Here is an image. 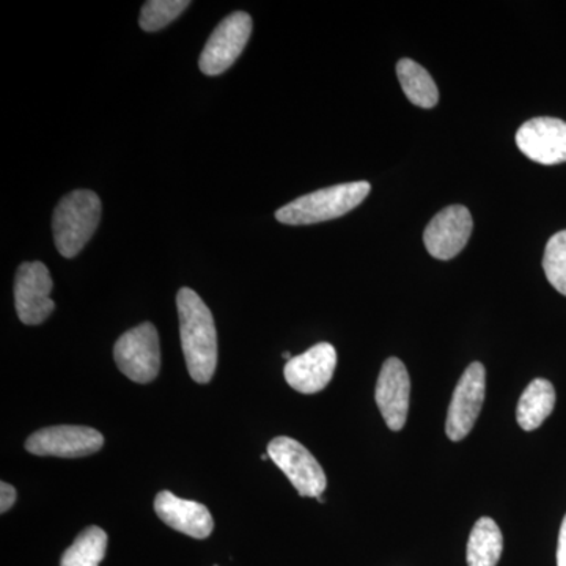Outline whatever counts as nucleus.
Segmentation results:
<instances>
[{
  "label": "nucleus",
  "instance_id": "obj_3",
  "mask_svg": "<svg viewBox=\"0 0 566 566\" xmlns=\"http://www.w3.org/2000/svg\"><path fill=\"white\" fill-rule=\"evenodd\" d=\"M102 221V200L93 191L80 189L63 197L52 216V232L57 251L74 259L91 241Z\"/></svg>",
  "mask_w": 566,
  "mask_h": 566
},
{
  "label": "nucleus",
  "instance_id": "obj_6",
  "mask_svg": "<svg viewBox=\"0 0 566 566\" xmlns=\"http://www.w3.org/2000/svg\"><path fill=\"white\" fill-rule=\"evenodd\" d=\"M251 33L252 18L245 11H234L219 22L200 54L199 66L202 73L207 76L226 73L244 51Z\"/></svg>",
  "mask_w": 566,
  "mask_h": 566
},
{
  "label": "nucleus",
  "instance_id": "obj_21",
  "mask_svg": "<svg viewBox=\"0 0 566 566\" xmlns=\"http://www.w3.org/2000/svg\"><path fill=\"white\" fill-rule=\"evenodd\" d=\"M0 513L6 515L7 512H10L11 506L17 502V490L10 485V483L2 482L0 483Z\"/></svg>",
  "mask_w": 566,
  "mask_h": 566
},
{
  "label": "nucleus",
  "instance_id": "obj_20",
  "mask_svg": "<svg viewBox=\"0 0 566 566\" xmlns=\"http://www.w3.org/2000/svg\"><path fill=\"white\" fill-rule=\"evenodd\" d=\"M543 270L551 285L566 296V230L554 234L547 241Z\"/></svg>",
  "mask_w": 566,
  "mask_h": 566
},
{
  "label": "nucleus",
  "instance_id": "obj_22",
  "mask_svg": "<svg viewBox=\"0 0 566 566\" xmlns=\"http://www.w3.org/2000/svg\"><path fill=\"white\" fill-rule=\"evenodd\" d=\"M557 566H566V516L558 534Z\"/></svg>",
  "mask_w": 566,
  "mask_h": 566
},
{
  "label": "nucleus",
  "instance_id": "obj_15",
  "mask_svg": "<svg viewBox=\"0 0 566 566\" xmlns=\"http://www.w3.org/2000/svg\"><path fill=\"white\" fill-rule=\"evenodd\" d=\"M556 406V390L547 379L536 378L521 395L516 408V420L524 431H534L542 427Z\"/></svg>",
  "mask_w": 566,
  "mask_h": 566
},
{
  "label": "nucleus",
  "instance_id": "obj_9",
  "mask_svg": "<svg viewBox=\"0 0 566 566\" xmlns=\"http://www.w3.org/2000/svg\"><path fill=\"white\" fill-rule=\"evenodd\" d=\"M50 270L41 262L22 263L14 279V305L22 323L36 326L54 312Z\"/></svg>",
  "mask_w": 566,
  "mask_h": 566
},
{
  "label": "nucleus",
  "instance_id": "obj_5",
  "mask_svg": "<svg viewBox=\"0 0 566 566\" xmlns=\"http://www.w3.org/2000/svg\"><path fill=\"white\" fill-rule=\"evenodd\" d=\"M271 461L286 475L303 497H319L327 486L326 474L316 458L301 442L279 436L268 446Z\"/></svg>",
  "mask_w": 566,
  "mask_h": 566
},
{
  "label": "nucleus",
  "instance_id": "obj_24",
  "mask_svg": "<svg viewBox=\"0 0 566 566\" xmlns=\"http://www.w3.org/2000/svg\"><path fill=\"white\" fill-rule=\"evenodd\" d=\"M268 458H270V455H268V453H266V455H262V460H263V461H266V460H268Z\"/></svg>",
  "mask_w": 566,
  "mask_h": 566
},
{
  "label": "nucleus",
  "instance_id": "obj_12",
  "mask_svg": "<svg viewBox=\"0 0 566 566\" xmlns=\"http://www.w3.org/2000/svg\"><path fill=\"white\" fill-rule=\"evenodd\" d=\"M411 379L405 364L397 357H389L382 364L381 374L376 382V405L382 419L392 431H400L408 419Z\"/></svg>",
  "mask_w": 566,
  "mask_h": 566
},
{
  "label": "nucleus",
  "instance_id": "obj_8",
  "mask_svg": "<svg viewBox=\"0 0 566 566\" xmlns=\"http://www.w3.org/2000/svg\"><path fill=\"white\" fill-rule=\"evenodd\" d=\"M104 446L103 434L91 427L59 424L36 431L25 442L32 455L82 458L99 452Z\"/></svg>",
  "mask_w": 566,
  "mask_h": 566
},
{
  "label": "nucleus",
  "instance_id": "obj_4",
  "mask_svg": "<svg viewBox=\"0 0 566 566\" xmlns=\"http://www.w3.org/2000/svg\"><path fill=\"white\" fill-rule=\"evenodd\" d=\"M114 359L123 375L137 385L155 381L161 368L159 335L151 323H142L118 338Z\"/></svg>",
  "mask_w": 566,
  "mask_h": 566
},
{
  "label": "nucleus",
  "instance_id": "obj_13",
  "mask_svg": "<svg viewBox=\"0 0 566 566\" xmlns=\"http://www.w3.org/2000/svg\"><path fill=\"white\" fill-rule=\"evenodd\" d=\"M337 367V352L331 344L312 346L307 352L293 357L283 368L286 382L301 394L322 392L333 379Z\"/></svg>",
  "mask_w": 566,
  "mask_h": 566
},
{
  "label": "nucleus",
  "instance_id": "obj_17",
  "mask_svg": "<svg viewBox=\"0 0 566 566\" xmlns=\"http://www.w3.org/2000/svg\"><path fill=\"white\" fill-rule=\"evenodd\" d=\"M397 76L409 102L423 109H431L438 104V85L422 65L411 59H401L397 63Z\"/></svg>",
  "mask_w": 566,
  "mask_h": 566
},
{
  "label": "nucleus",
  "instance_id": "obj_23",
  "mask_svg": "<svg viewBox=\"0 0 566 566\" xmlns=\"http://www.w3.org/2000/svg\"><path fill=\"white\" fill-rule=\"evenodd\" d=\"M282 356L285 357L286 360H292L293 359L292 354H290L289 352L283 353Z\"/></svg>",
  "mask_w": 566,
  "mask_h": 566
},
{
  "label": "nucleus",
  "instance_id": "obj_7",
  "mask_svg": "<svg viewBox=\"0 0 566 566\" xmlns=\"http://www.w3.org/2000/svg\"><path fill=\"white\" fill-rule=\"evenodd\" d=\"M485 394V367L480 363L469 365L458 381L452 403L447 412L446 433L450 441H463L465 436L471 433L482 411Z\"/></svg>",
  "mask_w": 566,
  "mask_h": 566
},
{
  "label": "nucleus",
  "instance_id": "obj_16",
  "mask_svg": "<svg viewBox=\"0 0 566 566\" xmlns=\"http://www.w3.org/2000/svg\"><path fill=\"white\" fill-rule=\"evenodd\" d=\"M504 538H502L501 528L491 517L483 516L476 521L469 536L468 558L469 566H495L502 556Z\"/></svg>",
  "mask_w": 566,
  "mask_h": 566
},
{
  "label": "nucleus",
  "instance_id": "obj_14",
  "mask_svg": "<svg viewBox=\"0 0 566 566\" xmlns=\"http://www.w3.org/2000/svg\"><path fill=\"white\" fill-rule=\"evenodd\" d=\"M155 512L164 524L192 538H208L214 528V521L207 506L177 497L170 491H161L156 495Z\"/></svg>",
  "mask_w": 566,
  "mask_h": 566
},
{
  "label": "nucleus",
  "instance_id": "obj_1",
  "mask_svg": "<svg viewBox=\"0 0 566 566\" xmlns=\"http://www.w3.org/2000/svg\"><path fill=\"white\" fill-rule=\"evenodd\" d=\"M180 337L186 365L193 381L208 385L218 367V333L208 305L191 289L177 296Z\"/></svg>",
  "mask_w": 566,
  "mask_h": 566
},
{
  "label": "nucleus",
  "instance_id": "obj_19",
  "mask_svg": "<svg viewBox=\"0 0 566 566\" xmlns=\"http://www.w3.org/2000/svg\"><path fill=\"white\" fill-rule=\"evenodd\" d=\"M191 6L189 0H148L140 11L139 24L145 32H158L177 20Z\"/></svg>",
  "mask_w": 566,
  "mask_h": 566
},
{
  "label": "nucleus",
  "instance_id": "obj_10",
  "mask_svg": "<svg viewBox=\"0 0 566 566\" xmlns=\"http://www.w3.org/2000/svg\"><path fill=\"white\" fill-rule=\"evenodd\" d=\"M474 221L463 205H452L434 216L423 232V243L438 260L455 259L471 238Z\"/></svg>",
  "mask_w": 566,
  "mask_h": 566
},
{
  "label": "nucleus",
  "instance_id": "obj_2",
  "mask_svg": "<svg viewBox=\"0 0 566 566\" xmlns=\"http://www.w3.org/2000/svg\"><path fill=\"white\" fill-rule=\"evenodd\" d=\"M370 182L354 181L319 189L279 208L275 219L285 226H312L342 218L367 199Z\"/></svg>",
  "mask_w": 566,
  "mask_h": 566
},
{
  "label": "nucleus",
  "instance_id": "obj_11",
  "mask_svg": "<svg viewBox=\"0 0 566 566\" xmlns=\"http://www.w3.org/2000/svg\"><path fill=\"white\" fill-rule=\"evenodd\" d=\"M524 156L543 166L566 163V123L553 117L532 118L516 133Z\"/></svg>",
  "mask_w": 566,
  "mask_h": 566
},
{
  "label": "nucleus",
  "instance_id": "obj_18",
  "mask_svg": "<svg viewBox=\"0 0 566 566\" xmlns=\"http://www.w3.org/2000/svg\"><path fill=\"white\" fill-rule=\"evenodd\" d=\"M107 549V534L103 528H85L62 556L61 566H99Z\"/></svg>",
  "mask_w": 566,
  "mask_h": 566
}]
</instances>
